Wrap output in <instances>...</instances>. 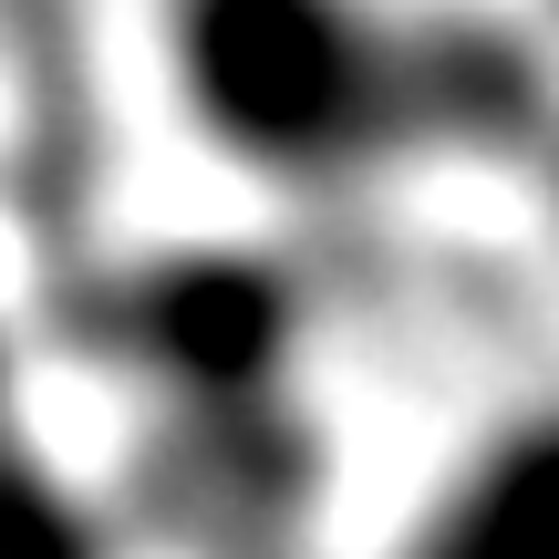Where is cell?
Masks as SVG:
<instances>
[{
	"mask_svg": "<svg viewBox=\"0 0 559 559\" xmlns=\"http://www.w3.org/2000/svg\"><path fill=\"white\" fill-rule=\"evenodd\" d=\"M415 559H559V425L498 436L436 498Z\"/></svg>",
	"mask_w": 559,
	"mask_h": 559,
	"instance_id": "1",
	"label": "cell"
}]
</instances>
